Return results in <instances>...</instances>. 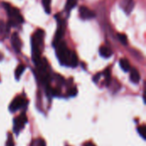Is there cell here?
<instances>
[{
  "instance_id": "8",
  "label": "cell",
  "mask_w": 146,
  "mask_h": 146,
  "mask_svg": "<svg viewBox=\"0 0 146 146\" xmlns=\"http://www.w3.org/2000/svg\"><path fill=\"white\" fill-rule=\"evenodd\" d=\"M78 65V56L76 55V53L74 51L70 50V55H69V58H68V66L75 68Z\"/></svg>"
},
{
  "instance_id": "9",
  "label": "cell",
  "mask_w": 146,
  "mask_h": 146,
  "mask_svg": "<svg viewBox=\"0 0 146 146\" xmlns=\"http://www.w3.org/2000/svg\"><path fill=\"white\" fill-rule=\"evenodd\" d=\"M130 80L134 83V84H138L140 80V74L139 73V71L136 68H133L131 70L130 73Z\"/></svg>"
},
{
  "instance_id": "23",
  "label": "cell",
  "mask_w": 146,
  "mask_h": 146,
  "mask_svg": "<svg viewBox=\"0 0 146 146\" xmlns=\"http://www.w3.org/2000/svg\"><path fill=\"white\" fill-rule=\"evenodd\" d=\"M84 146H96L93 143H92V142H87V143H86Z\"/></svg>"
},
{
  "instance_id": "4",
  "label": "cell",
  "mask_w": 146,
  "mask_h": 146,
  "mask_svg": "<svg viewBox=\"0 0 146 146\" xmlns=\"http://www.w3.org/2000/svg\"><path fill=\"white\" fill-rule=\"evenodd\" d=\"M24 104H25V99L21 97H16L14 98V100L9 104V110L12 113H14V112L17 111L18 110H20L22 106H24Z\"/></svg>"
},
{
  "instance_id": "20",
  "label": "cell",
  "mask_w": 146,
  "mask_h": 146,
  "mask_svg": "<svg viewBox=\"0 0 146 146\" xmlns=\"http://www.w3.org/2000/svg\"><path fill=\"white\" fill-rule=\"evenodd\" d=\"M6 146H15V143L13 141V137L11 134L9 133L8 135V140H7V144H6Z\"/></svg>"
},
{
  "instance_id": "11",
  "label": "cell",
  "mask_w": 146,
  "mask_h": 146,
  "mask_svg": "<svg viewBox=\"0 0 146 146\" xmlns=\"http://www.w3.org/2000/svg\"><path fill=\"white\" fill-rule=\"evenodd\" d=\"M120 66H121V68L124 71H126V72L129 71L130 68H131L129 61H128L127 59H126V58H121V59L120 60Z\"/></svg>"
},
{
  "instance_id": "15",
  "label": "cell",
  "mask_w": 146,
  "mask_h": 146,
  "mask_svg": "<svg viewBox=\"0 0 146 146\" xmlns=\"http://www.w3.org/2000/svg\"><path fill=\"white\" fill-rule=\"evenodd\" d=\"M50 0H42V3H43V6L45 9V12L47 14L50 13Z\"/></svg>"
},
{
  "instance_id": "10",
  "label": "cell",
  "mask_w": 146,
  "mask_h": 146,
  "mask_svg": "<svg viewBox=\"0 0 146 146\" xmlns=\"http://www.w3.org/2000/svg\"><path fill=\"white\" fill-rule=\"evenodd\" d=\"M99 53L104 58H109L112 56V51L110 50V48H108L106 46H102L99 49Z\"/></svg>"
},
{
  "instance_id": "1",
  "label": "cell",
  "mask_w": 146,
  "mask_h": 146,
  "mask_svg": "<svg viewBox=\"0 0 146 146\" xmlns=\"http://www.w3.org/2000/svg\"><path fill=\"white\" fill-rule=\"evenodd\" d=\"M3 6L6 9L8 15L9 17V26H15L24 21L23 17L21 16L18 9L12 7L9 3H3Z\"/></svg>"
},
{
  "instance_id": "2",
  "label": "cell",
  "mask_w": 146,
  "mask_h": 146,
  "mask_svg": "<svg viewBox=\"0 0 146 146\" xmlns=\"http://www.w3.org/2000/svg\"><path fill=\"white\" fill-rule=\"evenodd\" d=\"M56 56L62 64L68 66L70 50L68 49L67 44L64 41H60L56 45Z\"/></svg>"
},
{
  "instance_id": "13",
  "label": "cell",
  "mask_w": 146,
  "mask_h": 146,
  "mask_svg": "<svg viewBox=\"0 0 146 146\" xmlns=\"http://www.w3.org/2000/svg\"><path fill=\"white\" fill-rule=\"evenodd\" d=\"M24 70H25V66H24L23 64H20V65L16 68L15 72V78H16L17 80L21 77V74L24 72Z\"/></svg>"
},
{
  "instance_id": "12",
  "label": "cell",
  "mask_w": 146,
  "mask_h": 146,
  "mask_svg": "<svg viewBox=\"0 0 146 146\" xmlns=\"http://www.w3.org/2000/svg\"><path fill=\"white\" fill-rule=\"evenodd\" d=\"M9 29H10L9 24L8 23L6 25L2 20H0V35H3V33H8Z\"/></svg>"
},
{
  "instance_id": "6",
  "label": "cell",
  "mask_w": 146,
  "mask_h": 146,
  "mask_svg": "<svg viewBox=\"0 0 146 146\" xmlns=\"http://www.w3.org/2000/svg\"><path fill=\"white\" fill-rule=\"evenodd\" d=\"M80 15L82 19L84 20H87V19H92L93 17H95L96 14L94 11H92V9H88L86 6H81L80 8Z\"/></svg>"
},
{
  "instance_id": "17",
  "label": "cell",
  "mask_w": 146,
  "mask_h": 146,
  "mask_svg": "<svg viewBox=\"0 0 146 146\" xmlns=\"http://www.w3.org/2000/svg\"><path fill=\"white\" fill-rule=\"evenodd\" d=\"M138 132H139V133L141 135V137L144 139H145L146 137H145V133H146V127L145 126H141V127H138Z\"/></svg>"
},
{
  "instance_id": "21",
  "label": "cell",
  "mask_w": 146,
  "mask_h": 146,
  "mask_svg": "<svg viewBox=\"0 0 146 146\" xmlns=\"http://www.w3.org/2000/svg\"><path fill=\"white\" fill-rule=\"evenodd\" d=\"M37 146H46V143H45V141L44 139H40L37 142Z\"/></svg>"
},
{
  "instance_id": "14",
  "label": "cell",
  "mask_w": 146,
  "mask_h": 146,
  "mask_svg": "<svg viewBox=\"0 0 146 146\" xmlns=\"http://www.w3.org/2000/svg\"><path fill=\"white\" fill-rule=\"evenodd\" d=\"M77 3V0H67V3H66V9L68 11L71 10Z\"/></svg>"
},
{
  "instance_id": "7",
  "label": "cell",
  "mask_w": 146,
  "mask_h": 146,
  "mask_svg": "<svg viewBox=\"0 0 146 146\" xmlns=\"http://www.w3.org/2000/svg\"><path fill=\"white\" fill-rule=\"evenodd\" d=\"M11 44H12V46H13L15 51L20 52L22 44H21V38L19 37L18 33H14L12 34V36H11Z\"/></svg>"
},
{
  "instance_id": "22",
  "label": "cell",
  "mask_w": 146,
  "mask_h": 146,
  "mask_svg": "<svg viewBox=\"0 0 146 146\" xmlns=\"http://www.w3.org/2000/svg\"><path fill=\"white\" fill-rule=\"evenodd\" d=\"M100 75H101L100 74H96V76L93 78V80H94V81H95V82H97V81H98V80H99V78H100Z\"/></svg>"
},
{
  "instance_id": "16",
  "label": "cell",
  "mask_w": 146,
  "mask_h": 146,
  "mask_svg": "<svg viewBox=\"0 0 146 146\" xmlns=\"http://www.w3.org/2000/svg\"><path fill=\"white\" fill-rule=\"evenodd\" d=\"M118 38L119 40L121 41V43L124 45H127V37L126 36V34H123V33H119L118 34Z\"/></svg>"
},
{
  "instance_id": "24",
  "label": "cell",
  "mask_w": 146,
  "mask_h": 146,
  "mask_svg": "<svg viewBox=\"0 0 146 146\" xmlns=\"http://www.w3.org/2000/svg\"><path fill=\"white\" fill-rule=\"evenodd\" d=\"M0 59H2V56H0Z\"/></svg>"
},
{
  "instance_id": "18",
  "label": "cell",
  "mask_w": 146,
  "mask_h": 146,
  "mask_svg": "<svg viewBox=\"0 0 146 146\" xmlns=\"http://www.w3.org/2000/svg\"><path fill=\"white\" fill-rule=\"evenodd\" d=\"M104 76H105V80H106V84L109 85L110 80H111V76H110V71L109 69L104 71Z\"/></svg>"
},
{
  "instance_id": "5",
  "label": "cell",
  "mask_w": 146,
  "mask_h": 146,
  "mask_svg": "<svg viewBox=\"0 0 146 146\" xmlns=\"http://www.w3.org/2000/svg\"><path fill=\"white\" fill-rule=\"evenodd\" d=\"M134 4H135L134 0H121L120 6L126 14L129 15L133 11L134 8Z\"/></svg>"
},
{
  "instance_id": "3",
  "label": "cell",
  "mask_w": 146,
  "mask_h": 146,
  "mask_svg": "<svg viewBox=\"0 0 146 146\" xmlns=\"http://www.w3.org/2000/svg\"><path fill=\"white\" fill-rule=\"evenodd\" d=\"M27 122V118L25 113H21L17 118L14 120V132L19 133V132L24 127L25 124Z\"/></svg>"
},
{
  "instance_id": "19",
  "label": "cell",
  "mask_w": 146,
  "mask_h": 146,
  "mask_svg": "<svg viewBox=\"0 0 146 146\" xmlns=\"http://www.w3.org/2000/svg\"><path fill=\"white\" fill-rule=\"evenodd\" d=\"M76 94H77V89L75 87H72V88L68 89V95L69 97H74V96H76Z\"/></svg>"
}]
</instances>
